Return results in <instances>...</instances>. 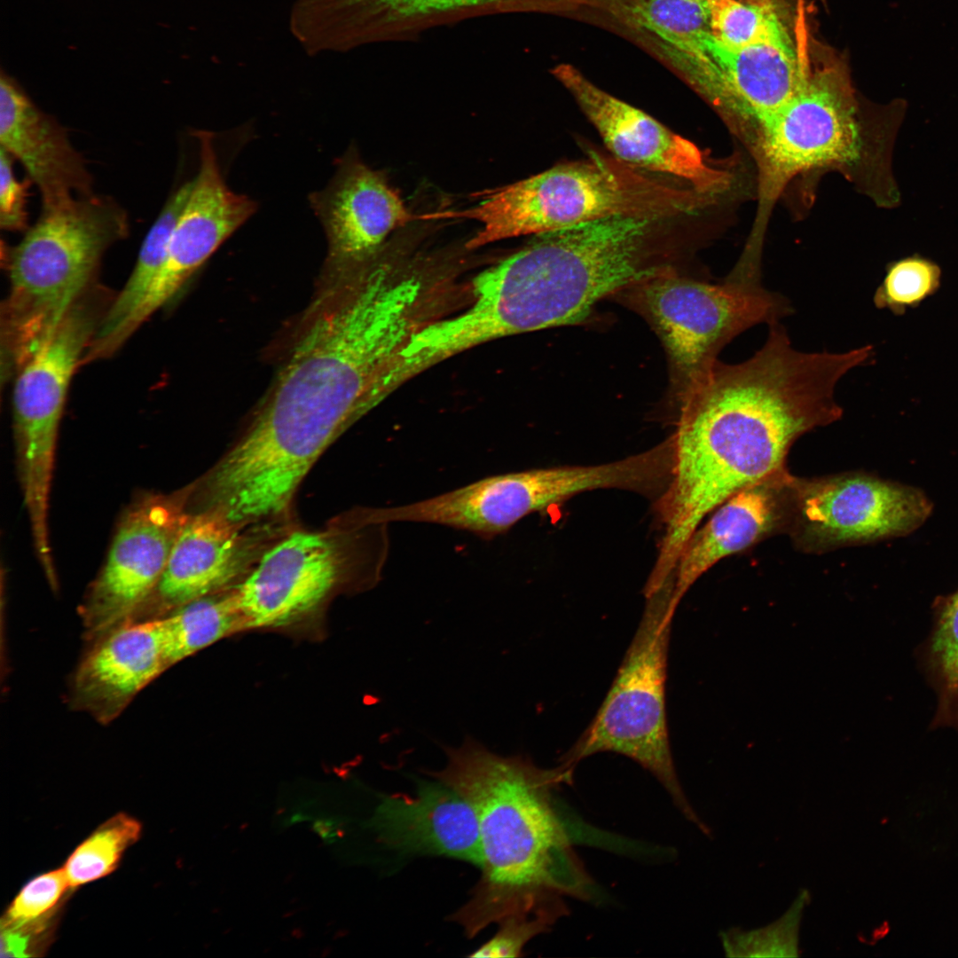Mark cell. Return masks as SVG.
I'll list each match as a JSON object with an SVG mask.
<instances>
[{"instance_id":"obj_1","label":"cell","mask_w":958,"mask_h":958,"mask_svg":"<svg viewBox=\"0 0 958 958\" xmlns=\"http://www.w3.org/2000/svg\"><path fill=\"white\" fill-rule=\"evenodd\" d=\"M425 291L419 275L375 265L312 319L248 430L210 472L228 506L256 520L289 508L326 447L374 407L380 376L421 322Z\"/></svg>"},{"instance_id":"obj_2","label":"cell","mask_w":958,"mask_h":958,"mask_svg":"<svg viewBox=\"0 0 958 958\" xmlns=\"http://www.w3.org/2000/svg\"><path fill=\"white\" fill-rule=\"evenodd\" d=\"M769 326L758 351L739 364L718 360L679 408L671 475L657 502L656 580L670 577L708 514L787 469L801 436L842 416L835 389L855 365L852 354L801 352L779 322Z\"/></svg>"},{"instance_id":"obj_3","label":"cell","mask_w":958,"mask_h":958,"mask_svg":"<svg viewBox=\"0 0 958 958\" xmlns=\"http://www.w3.org/2000/svg\"><path fill=\"white\" fill-rule=\"evenodd\" d=\"M446 765L432 777L460 794L479 824L482 878L452 917L473 937L487 925L527 910L550 893L583 896L588 878L575 856L551 795L569 768L541 769L504 757L468 737L444 749Z\"/></svg>"},{"instance_id":"obj_4","label":"cell","mask_w":958,"mask_h":958,"mask_svg":"<svg viewBox=\"0 0 958 958\" xmlns=\"http://www.w3.org/2000/svg\"><path fill=\"white\" fill-rule=\"evenodd\" d=\"M128 214L95 194L42 213L8 256L2 305L3 371L17 372L92 287L106 250L129 234Z\"/></svg>"},{"instance_id":"obj_5","label":"cell","mask_w":958,"mask_h":958,"mask_svg":"<svg viewBox=\"0 0 958 958\" xmlns=\"http://www.w3.org/2000/svg\"><path fill=\"white\" fill-rule=\"evenodd\" d=\"M706 199L695 189L666 184L615 156L589 149L585 160L489 190L475 206L438 217L479 223L481 229L466 245L476 248L610 216L668 220L695 213Z\"/></svg>"},{"instance_id":"obj_6","label":"cell","mask_w":958,"mask_h":958,"mask_svg":"<svg viewBox=\"0 0 958 958\" xmlns=\"http://www.w3.org/2000/svg\"><path fill=\"white\" fill-rule=\"evenodd\" d=\"M800 46L805 69L797 91L750 137L759 172L756 232H760L772 205L796 176L836 170L860 183L872 163V128L845 66L830 57H812L807 36Z\"/></svg>"},{"instance_id":"obj_7","label":"cell","mask_w":958,"mask_h":958,"mask_svg":"<svg viewBox=\"0 0 958 958\" xmlns=\"http://www.w3.org/2000/svg\"><path fill=\"white\" fill-rule=\"evenodd\" d=\"M760 259L744 250L720 283L681 277L671 269L622 291L665 348L678 408L726 343L755 325L770 326L791 312L786 298L763 287Z\"/></svg>"},{"instance_id":"obj_8","label":"cell","mask_w":958,"mask_h":958,"mask_svg":"<svg viewBox=\"0 0 958 958\" xmlns=\"http://www.w3.org/2000/svg\"><path fill=\"white\" fill-rule=\"evenodd\" d=\"M388 524L356 511L334 530L296 531L279 542L232 590L246 630L299 622L344 584L376 585L389 549Z\"/></svg>"},{"instance_id":"obj_9","label":"cell","mask_w":958,"mask_h":958,"mask_svg":"<svg viewBox=\"0 0 958 958\" xmlns=\"http://www.w3.org/2000/svg\"><path fill=\"white\" fill-rule=\"evenodd\" d=\"M639 627L595 718L565 759V766L599 752L626 756L654 774L684 815L700 821L678 781L670 750L665 680L672 591L663 585L645 596Z\"/></svg>"},{"instance_id":"obj_10","label":"cell","mask_w":958,"mask_h":958,"mask_svg":"<svg viewBox=\"0 0 958 958\" xmlns=\"http://www.w3.org/2000/svg\"><path fill=\"white\" fill-rule=\"evenodd\" d=\"M113 298L90 287L53 334L17 371L13 427L19 477L30 526H49V506L59 428L72 377Z\"/></svg>"},{"instance_id":"obj_11","label":"cell","mask_w":958,"mask_h":958,"mask_svg":"<svg viewBox=\"0 0 958 958\" xmlns=\"http://www.w3.org/2000/svg\"><path fill=\"white\" fill-rule=\"evenodd\" d=\"M932 510L919 490L862 473L794 477L786 530L805 552L909 533Z\"/></svg>"},{"instance_id":"obj_12","label":"cell","mask_w":958,"mask_h":958,"mask_svg":"<svg viewBox=\"0 0 958 958\" xmlns=\"http://www.w3.org/2000/svg\"><path fill=\"white\" fill-rule=\"evenodd\" d=\"M581 0H296L292 28L310 53L404 40L437 26L487 15L555 14Z\"/></svg>"},{"instance_id":"obj_13","label":"cell","mask_w":958,"mask_h":958,"mask_svg":"<svg viewBox=\"0 0 958 958\" xmlns=\"http://www.w3.org/2000/svg\"><path fill=\"white\" fill-rule=\"evenodd\" d=\"M192 490L150 494L125 512L80 607L89 644L124 624L156 587L189 518L185 506Z\"/></svg>"},{"instance_id":"obj_14","label":"cell","mask_w":958,"mask_h":958,"mask_svg":"<svg viewBox=\"0 0 958 958\" xmlns=\"http://www.w3.org/2000/svg\"><path fill=\"white\" fill-rule=\"evenodd\" d=\"M597 484L592 466L533 468L489 476L417 502L375 508L374 514L387 523H433L492 538L528 514L593 491Z\"/></svg>"},{"instance_id":"obj_15","label":"cell","mask_w":958,"mask_h":958,"mask_svg":"<svg viewBox=\"0 0 958 958\" xmlns=\"http://www.w3.org/2000/svg\"><path fill=\"white\" fill-rule=\"evenodd\" d=\"M200 167L169 237L162 266L146 295L126 324L128 339L167 304L187 279L255 211L256 203L232 192L222 176L213 135L199 130Z\"/></svg>"},{"instance_id":"obj_16","label":"cell","mask_w":958,"mask_h":958,"mask_svg":"<svg viewBox=\"0 0 958 958\" xmlns=\"http://www.w3.org/2000/svg\"><path fill=\"white\" fill-rule=\"evenodd\" d=\"M554 76L573 96L613 155L633 167L687 180L706 194L718 185L699 149L641 110L599 88L570 64H560Z\"/></svg>"},{"instance_id":"obj_17","label":"cell","mask_w":958,"mask_h":958,"mask_svg":"<svg viewBox=\"0 0 958 958\" xmlns=\"http://www.w3.org/2000/svg\"><path fill=\"white\" fill-rule=\"evenodd\" d=\"M310 201L326 232L329 264L337 269L369 262L392 232L415 218L383 174L366 166L354 149Z\"/></svg>"},{"instance_id":"obj_18","label":"cell","mask_w":958,"mask_h":958,"mask_svg":"<svg viewBox=\"0 0 958 958\" xmlns=\"http://www.w3.org/2000/svg\"><path fill=\"white\" fill-rule=\"evenodd\" d=\"M240 525L210 507L189 515L161 578L125 624L162 618L236 579L251 554Z\"/></svg>"},{"instance_id":"obj_19","label":"cell","mask_w":958,"mask_h":958,"mask_svg":"<svg viewBox=\"0 0 958 958\" xmlns=\"http://www.w3.org/2000/svg\"><path fill=\"white\" fill-rule=\"evenodd\" d=\"M804 69L803 55L790 38L732 49L713 35L701 95L750 138L795 94Z\"/></svg>"},{"instance_id":"obj_20","label":"cell","mask_w":958,"mask_h":958,"mask_svg":"<svg viewBox=\"0 0 958 958\" xmlns=\"http://www.w3.org/2000/svg\"><path fill=\"white\" fill-rule=\"evenodd\" d=\"M167 669L162 619L122 624L89 644L72 675L68 703L109 724Z\"/></svg>"},{"instance_id":"obj_21","label":"cell","mask_w":958,"mask_h":958,"mask_svg":"<svg viewBox=\"0 0 958 958\" xmlns=\"http://www.w3.org/2000/svg\"><path fill=\"white\" fill-rule=\"evenodd\" d=\"M794 477L784 469L742 490L694 531L669 579L676 607L690 586L721 559L775 532H786Z\"/></svg>"},{"instance_id":"obj_22","label":"cell","mask_w":958,"mask_h":958,"mask_svg":"<svg viewBox=\"0 0 958 958\" xmlns=\"http://www.w3.org/2000/svg\"><path fill=\"white\" fill-rule=\"evenodd\" d=\"M0 145L38 188L42 209L94 194L92 177L64 128L42 111L4 70L0 76Z\"/></svg>"},{"instance_id":"obj_23","label":"cell","mask_w":958,"mask_h":958,"mask_svg":"<svg viewBox=\"0 0 958 958\" xmlns=\"http://www.w3.org/2000/svg\"><path fill=\"white\" fill-rule=\"evenodd\" d=\"M372 824L381 841L397 852L482 865L479 824L473 807L437 780L420 782L412 796L383 797Z\"/></svg>"},{"instance_id":"obj_24","label":"cell","mask_w":958,"mask_h":958,"mask_svg":"<svg viewBox=\"0 0 958 958\" xmlns=\"http://www.w3.org/2000/svg\"><path fill=\"white\" fill-rule=\"evenodd\" d=\"M191 188L192 181L185 183L165 202L143 240L131 274L106 310L83 356L82 364L107 358L125 343L123 332L126 324L146 295L162 266L169 237Z\"/></svg>"},{"instance_id":"obj_25","label":"cell","mask_w":958,"mask_h":958,"mask_svg":"<svg viewBox=\"0 0 958 958\" xmlns=\"http://www.w3.org/2000/svg\"><path fill=\"white\" fill-rule=\"evenodd\" d=\"M161 619L169 668L223 638L246 630L232 591L191 601Z\"/></svg>"},{"instance_id":"obj_26","label":"cell","mask_w":958,"mask_h":958,"mask_svg":"<svg viewBox=\"0 0 958 958\" xmlns=\"http://www.w3.org/2000/svg\"><path fill=\"white\" fill-rule=\"evenodd\" d=\"M711 32L732 49L773 43L789 38L770 0L742 3L738 0H707Z\"/></svg>"},{"instance_id":"obj_27","label":"cell","mask_w":958,"mask_h":958,"mask_svg":"<svg viewBox=\"0 0 958 958\" xmlns=\"http://www.w3.org/2000/svg\"><path fill=\"white\" fill-rule=\"evenodd\" d=\"M141 825L119 813L99 826L67 859L64 868L70 887L101 878L115 869L124 851L139 837Z\"/></svg>"},{"instance_id":"obj_28","label":"cell","mask_w":958,"mask_h":958,"mask_svg":"<svg viewBox=\"0 0 958 958\" xmlns=\"http://www.w3.org/2000/svg\"><path fill=\"white\" fill-rule=\"evenodd\" d=\"M810 895L802 890L789 908L773 923L755 930L731 929L720 934L730 957H795L799 955L798 937L803 912Z\"/></svg>"},{"instance_id":"obj_29","label":"cell","mask_w":958,"mask_h":958,"mask_svg":"<svg viewBox=\"0 0 958 958\" xmlns=\"http://www.w3.org/2000/svg\"><path fill=\"white\" fill-rule=\"evenodd\" d=\"M931 668L939 694L938 718L958 722V590L939 609L929 645Z\"/></svg>"},{"instance_id":"obj_30","label":"cell","mask_w":958,"mask_h":958,"mask_svg":"<svg viewBox=\"0 0 958 958\" xmlns=\"http://www.w3.org/2000/svg\"><path fill=\"white\" fill-rule=\"evenodd\" d=\"M941 271L935 263L919 255L889 264L886 275L874 295L875 305L897 315L915 307L932 295L940 286Z\"/></svg>"},{"instance_id":"obj_31","label":"cell","mask_w":958,"mask_h":958,"mask_svg":"<svg viewBox=\"0 0 958 958\" xmlns=\"http://www.w3.org/2000/svg\"><path fill=\"white\" fill-rule=\"evenodd\" d=\"M563 905L538 911L509 915L500 921L499 931L486 943L475 950L470 957H517L523 946L541 934L563 915Z\"/></svg>"},{"instance_id":"obj_32","label":"cell","mask_w":958,"mask_h":958,"mask_svg":"<svg viewBox=\"0 0 958 958\" xmlns=\"http://www.w3.org/2000/svg\"><path fill=\"white\" fill-rule=\"evenodd\" d=\"M67 887L70 886L64 868L33 879L10 906L3 929H14L35 923L56 905Z\"/></svg>"},{"instance_id":"obj_33","label":"cell","mask_w":958,"mask_h":958,"mask_svg":"<svg viewBox=\"0 0 958 958\" xmlns=\"http://www.w3.org/2000/svg\"><path fill=\"white\" fill-rule=\"evenodd\" d=\"M27 182L15 177L12 157L0 147V226L6 231H23L27 225Z\"/></svg>"},{"instance_id":"obj_34","label":"cell","mask_w":958,"mask_h":958,"mask_svg":"<svg viewBox=\"0 0 958 958\" xmlns=\"http://www.w3.org/2000/svg\"><path fill=\"white\" fill-rule=\"evenodd\" d=\"M314 829L318 835L326 842H334L338 836V823L334 819H322L314 824Z\"/></svg>"},{"instance_id":"obj_35","label":"cell","mask_w":958,"mask_h":958,"mask_svg":"<svg viewBox=\"0 0 958 958\" xmlns=\"http://www.w3.org/2000/svg\"><path fill=\"white\" fill-rule=\"evenodd\" d=\"M750 2H758V1H761V0H750Z\"/></svg>"}]
</instances>
